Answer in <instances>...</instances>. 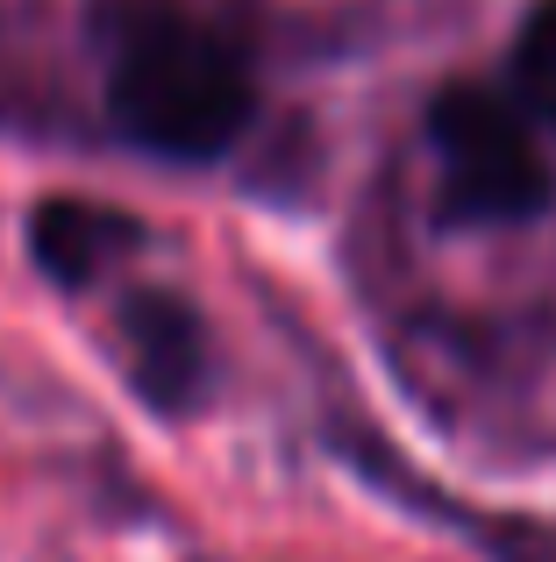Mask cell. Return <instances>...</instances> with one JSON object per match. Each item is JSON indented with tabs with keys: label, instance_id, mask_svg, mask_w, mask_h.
<instances>
[{
	"label": "cell",
	"instance_id": "obj_3",
	"mask_svg": "<svg viewBox=\"0 0 556 562\" xmlns=\"http://www.w3.org/2000/svg\"><path fill=\"white\" fill-rule=\"evenodd\" d=\"M114 335H122V363H129V384L151 413L179 420L208 398L214 384V349H208V321H200L193 300L165 285H136L122 292L114 306Z\"/></svg>",
	"mask_w": 556,
	"mask_h": 562
},
{
	"label": "cell",
	"instance_id": "obj_1",
	"mask_svg": "<svg viewBox=\"0 0 556 562\" xmlns=\"http://www.w3.org/2000/svg\"><path fill=\"white\" fill-rule=\"evenodd\" d=\"M100 93L122 143L165 165H214L257 114V71L251 50L193 0H108Z\"/></svg>",
	"mask_w": 556,
	"mask_h": 562
},
{
	"label": "cell",
	"instance_id": "obj_5",
	"mask_svg": "<svg viewBox=\"0 0 556 562\" xmlns=\"http://www.w3.org/2000/svg\"><path fill=\"white\" fill-rule=\"evenodd\" d=\"M514 108L556 136V0H535L514 36Z\"/></svg>",
	"mask_w": 556,
	"mask_h": 562
},
{
	"label": "cell",
	"instance_id": "obj_4",
	"mask_svg": "<svg viewBox=\"0 0 556 562\" xmlns=\"http://www.w3.org/2000/svg\"><path fill=\"white\" fill-rule=\"evenodd\" d=\"M29 263L51 278L57 292H93L143 249V221L108 200H79V192H51L29 206Z\"/></svg>",
	"mask_w": 556,
	"mask_h": 562
},
{
	"label": "cell",
	"instance_id": "obj_2",
	"mask_svg": "<svg viewBox=\"0 0 556 562\" xmlns=\"http://www.w3.org/2000/svg\"><path fill=\"white\" fill-rule=\"evenodd\" d=\"M429 143L443 165V214L471 228H521L549 214L556 179L529 114L486 86H443L429 100Z\"/></svg>",
	"mask_w": 556,
	"mask_h": 562
}]
</instances>
